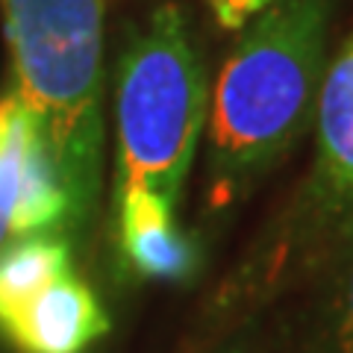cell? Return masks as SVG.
Segmentation results:
<instances>
[{
    "mask_svg": "<svg viewBox=\"0 0 353 353\" xmlns=\"http://www.w3.org/2000/svg\"><path fill=\"white\" fill-rule=\"evenodd\" d=\"M106 330L101 301L74 271L0 318V333L21 353H85Z\"/></svg>",
    "mask_w": 353,
    "mask_h": 353,
    "instance_id": "5b68a950",
    "label": "cell"
},
{
    "mask_svg": "<svg viewBox=\"0 0 353 353\" xmlns=\"http://www.w3.org/2000/svg\"><path fill=\"white\" fill-rule=\"evenodd\" d=\"M15 115H18V101H15V94H9L0 101V150L6 145V136H9V130H12Z\"/></svg>",
    "mask_w": 353,
    "mask_h": 353,
    "instance_id": "7c38bea8",
    "label": "cell"
},
{
    "mask_svg": "<svg viewBox=\"0 0 353 353\" xmlns=\"http://www.w3.org/2000/svg\"><path fill=\"white\" fill-rule=\"evenodd\" d=\"M209 353H259V330H253V327L239 330L236 336H230L224 345H218Z\"/></svg>",
    "mask_w": 353,
    "mask_h": 353,
    "instance_id": "8fae6325",
    "label": "cell"
},
{
    "mask_svg": "<svg viewBox=\"0 0 353 353\" xmlns=\"http://www.w3.org/2000/svg\"><path fill=\"white\" fill-rule=\"evenodd\" d=\"M118 250L141 280L183 283L197 268L194 241L176 227V212L157 201L115 203Z\"/></svg>",
    "mask_w": 353,
    "mask_h": 353,
    "instance_id": "8992f818",
    "label": "cell"
},
{
    "mask_svg": "<svg viewBox=\"0 0 353 353\" xmlns=\"http://www.w3.org/2000/svg\"><path fill=\"white\" fill-rule=\"evenodd\" d=\"M312 353H353V221L339 230L324 253Z\"/></svg>",
    "mask_w": 353,
    "mask_h": 353,
    "instance_id": "ba28073f",
    "label": "cell"
},
{
    "mask_svg": "<svg viewBox=\"0 0 353 353\" xmlns=\"http://www.w3.org/2000/svg\"><path fill=\"white\" fill-rule=\"evenodd\" d=\"M15 101L36 121L62 189L68 227H83L103 165V0H0Z\"/></svg>",
    "mask_w": 353,
    "mask_h": 353,
    "instance_id": "7a4b0ae2",
    "label": "cell"
},
{
    "mask_svg": "<svg viewBox=\"0 0 353 353\" xmlns=\"http://www.w3.org/2000/svg\"><path fill=\"white\" fill-rule=\"evenodd\" d=\"M74 271L65 239L30 236L0 250V318Z\"/></svg>",
    "mask_w": 353,
    "mask_h": 353,
    "instance_id": "9c48e42d",
    "label": "cell"
},
{
    "mask_svg": "<svg viewBox=\"0 0 353 353\" xmlns=\"http://www.w3.org/2000/svg\"><path fill=\"white\" fill-rule=\"evenodd\" d=\"M206 112V71L185 15L162 3L121 57L115 201L145 197L176 212Z\"/></svg>",
    "mask_w": 353,
    "mask_h": 353,
    "instance_id": "3957f363",
    "label": "cell"
},
{
    "mask_svg": "<svg viewBox=\"0 0 353 353\" xmlns=\"http://www.w3.org/2000/svg\"><path fill=\"white\" fill-rule=\"evenodd\" d=\"M333 0H274L241 30L206 112V206L227 209L315 121Z\"/></svg>",
    "mask_w": 353,
    "mask_h": 353,
    "instance_id": "6da1fadb",
    "label": "cell"
},
{
    "mask_svg": "<svg viewBox=\"0 0 353 353\" xmlns=\"http://www.w3.org/2000/svg\"><path fill=\"white\" fill-rule=\"evenodd\" d=\"M347 221H353V36L327 62L315 106V168L283 248L324 256Z\"/></svg>",
    "mask_w": 353,
    "mask_h": 353,
    "instance_id": "277c9868",
    "label": "cell"
},
{
    "mask_svg": "<svg viewBox=\"0 0 353 353\" xmlns=\"http://www.w3.org/2000/svg\"><path fill=\"white\" fill-rule=\"evenodd\" d=\"M274 0H206V6L212 9L215 21L230 32L245 30L256 15H262Z\"/></svg>",
    "mask_w": 353,
    "mask_h": 353,
    "instance_id": "30bf717a",
    "label": "cell"
},
{
    "mask_svg": "<svg viewBox=\"0 0 353 353\" xmlns=\"http://www.w3.org/2000/svg\"><path fill=\"white\" fill-rule=\"evenodd\" d=\"M68 230V194L62 189L48 145H44L36 121L30 118V136L21 159L18 197L9 221V239L48 236L53 230Z\"/></svg>",
    "mask_w": 353,
    "mask_h": 353,
    "instance_id": "52a82bcc",
    "label": "cell"
}]
</instances>
